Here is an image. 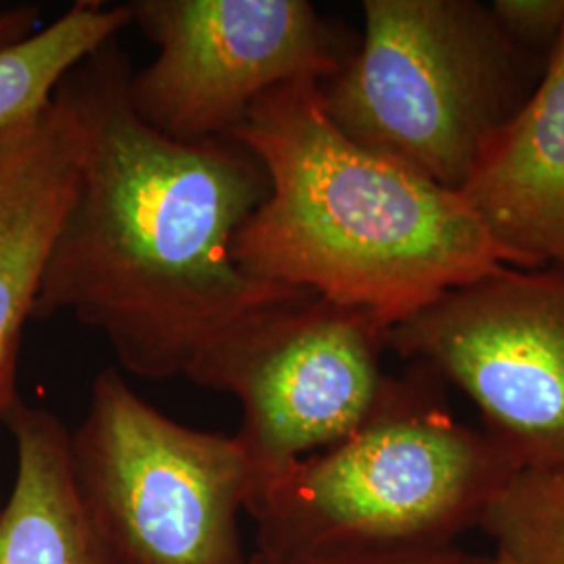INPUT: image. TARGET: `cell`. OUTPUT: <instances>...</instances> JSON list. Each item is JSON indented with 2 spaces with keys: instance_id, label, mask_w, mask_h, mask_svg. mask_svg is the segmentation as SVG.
Segmentation results:
<instances>
[{
  "instance_id": "1",
  "label": "cell",
  "mask_w": 564,
  "mask_h": 564,
  "mask_svg": "<svg viewBox=\"0 0 564 564\" xmlns=\"http://www.w3.org/2000/svg\"><path fill=\"white\" fill-rule=\"evenodd\" d=\"M116 41L55 95L82 137L80 181L42 272L32 318L72 314L149 381L193 377L263 316L312 293L247 276L232 241L270 191L232 139L172 141L134 113Z\"/></svg>"
},
{
  "instance_id": "2",
  "label": "cell",
  "mask_w": 564,
  "mask_h": 564,
  "mask_svg": "<svg viewBox=\"0 0 564 564\" xmlns=\"http://www.w3.org/2000/svg\"><path fill=\"white\" fill-rule=\"evenodd\" d=\"M228 139L270 181L232 241V260L256 281L358 310L387 333L452 289L531 270L460 193L347 139L318 80L270 90Z\"/></svg>"
},
{
  "instance_id": "3",
  "label": "cell",
  "mask_w": 564,
  "mask_h": 564,
  "mask_svg": "<svg viewBox=\"0 0 564 564\" xmlns=\"http://www.w3.org/2000/svg\"><path fill=\"white\" fill-rule=\"evenodd\" d=\"M519 470L416 384L389 379L351 437L253 491L256 554L339 542H456Z\"/></svg>"
},
{
  "instance_id": "4",
  "label": "cell",
  "mask_w": 564,
  "mask_h": 564,
  "mask_svg": "<svg viewBox=\"0 0 564 564\" xmlns=\"http://www.w3.org/2000/svg\"><path fill=\"white\" fill-rule=\"evenodd\" d=\"M360 51L321 82L347 139L460 193L531 93L517 42L473 0H366Z\"/></svg>"
},
{
  "instance_id": "5",
  "label": "cell",
  "mask_w": 564,
  "mask_h": 564,
  "mask_svg": "<svg viewBox=\"0 0 564 564\" xmlns=\"http://www.w3.org/2000/svg\"><path fill=\"white\" fill-rule=\"evenodd\" d=\"M69 454L82 498L123 563L249 564L239 514L253 473L235 435L172 421L111 366L69 431Z\"/></svg>"
},
{
  "instance_id": "6",
  "label": "cell",
  "mask_w": 564,
  "mask_h": 564,
  "mask_svg": "<svg viewBox=\"0 0 564 564\" xmlns=\"http://www.w3.org/2000/svg\"><path fill=\"white\" fill-rule=\"evenodd\" d=\"M384 345L458 384L517 470H564V270L508 268L452 289Z\"/></svg>"
},
{
  "instance_id": "7",
  "label": "cell",
  "mask_w": 564,
  "mask_h": 564,
  "mask_svg": "<svg viewBox=\"0 0 564 564\" xmlns=\"http://www.w3.org/2000/svg\"><path fill=\"white\" fill-rule=\"evenodd\" d=\"M384 330L358 310L307 295L247 328L193 377L241 403L253 491L351 437L383 400ZM253 496V494H251Z\"/></svg>"
},
{
  "instance_id": "8",
  "label": "cell",
  "mask_w": 564,
  "mask_h": 564,
  "mask_svg": "<svg viewBox=\"0 0 564 564\" xmlns=\"http://www.w3.org/2000/svg\"><path fill=\"white\" fill-rule=\"evenodd\" d=\"M132 23L160 53L128 82L134 113L172 141L228 139L270 90L323 82L341 42L305 0H137Z\"/></svg>"
},
{
  "instance_id": "9",
  "label": "cell",
  "mask_w": 564,
  "mask_h": 564,
  "mask_svg": "<svg viewBox=\"0 0 564 564\" xmlns=\"http://www.w3.org/2000/svg\"><path fill=\"white\" fill-rule=\"evenodd\" d=\"M80 126L53 97L0 134V419L20 400L15 379L42 272L80 181Z\"/></svg>"
},
{
  "instance_id": "10",
  "label": "cell",
  "mask_w": 564,
  "mask_h": 564,
  "mask_svg": "<svg viewBox=\"0 0 564 564\" xmlns=\"http://www.w3.org/2000/svg\"><path fill=\"white\" fill-rule=\"evenodd\" d=\"M460 195L531 270H564V28L542 80Z\"/></svg>"
},
{
  "instance_id": "11",
  "label": "cell",
  "mask_w": 564,
  "mask_h": 564,
  "mask_svg": "<svg viewBox=\"0 0 564 564\" xmlns=\"http://www.w3.org/2000/svg\"><path fill=\"white\" fill-rule=\"evenodd\" d=\"M0 423L18 449L15 485L0 508V564H126L82 498L67 426L21 400Z\"/></svg>"
},
{
  "instance_id": "12",
  "label": "cell",
  "mask_w": 564,
  "mask_h": 564,
  "mask_svg": "<svg viewBox=\"0 0 564 564\" xmlns=\"http://www.w3.org/2000/svg\"><path fill=\"white\" fill-rule=\"evenodd\" d=\"M130 23V4L82 0L41 32L0 51V134L36 118L61 80Z\"/></svg>"
},
{
  "instance_id": "13",
  "label": "cell",
  "mask_w": 564,
  "mask_h": 564,
  "mask_svg": "<svg viewBox=\"0 0 564 564\" xmlns=\"http://www.w3.org/2000/svg\"><path fill=\"white\" fill-rule=\"evenodd\" d=\"M479 527L514 564H564V470H519Z\"/></svg>"
},
{
  "instance_id": "14",
  "label": "cell",
  "mask_w": 564,
  "mask_h": 564,
  "mask_svg": "<svg viewBox=\"0 0 564 564\" xmlns=\"http://www.w3.org/2000/svg\"><path fill=\"white\" fill-rule=\"evenodd\" d=\"M256 556L263 564H481V558L464 552L454 542H339L279 558Z\"/></svg>"
},
{
  "instance_id": "15",
  "label": "cell",
  "mask_w": 564,
  "mask_h": 564,
  "mask_svg": "<svg viewBox=\"0 0 564 564\" xmlns=\"http://www.w3.org/2000/svg\"><path fill=\"white\" fill-rule=\"evenodd\" d=\"M489 11L514 42H556L563 32L564 0H496Z\"/></svg>"
},
{
  "instance_id": "16",
  "label": "cell",
  "mask_w": 564,
  "mask_h": 564,
  "mask_svg": "<svg viewBox=\"0 0 564 564\" xmlns=\"http://www.w3.org/2000/svg\"><path fill=\"white\" fill-rule=\"evenodd\" d=\"M39 20H41V13L39 9H32V7L0 11V51L30 39L34 34Z\"/></svg>"
},
{
  "instance_id": "17",
  "label": "cell",
  "mask_w": 564,
  "mask_h": 564,
  "mask_svg": "<svg viewBox=\"0 0 564 564\" xmlns=\"http://www.w3.org/2000/svg\"><path fill=\"white\" fill-rule=\"evenodd\" d=\"M481 564H514L510 558H506L505 554L500 552H494L491 556H485L481 558Z\"/></svg>"
},
{
  "instance_id": "18",
  "label": "cell",
  "mask_w": 564,
  "mask_h": 564,
  "mask_svg": "<svg viewBox=\"0 0 564 564\" xmlns=\"http://www.w3.org/2000/svg\"><path fill=\"white\" fill-rule=\"evenodd\" d=\"M249 564H263L256 554H249Z\"/></svg>"
}]
</instances>
